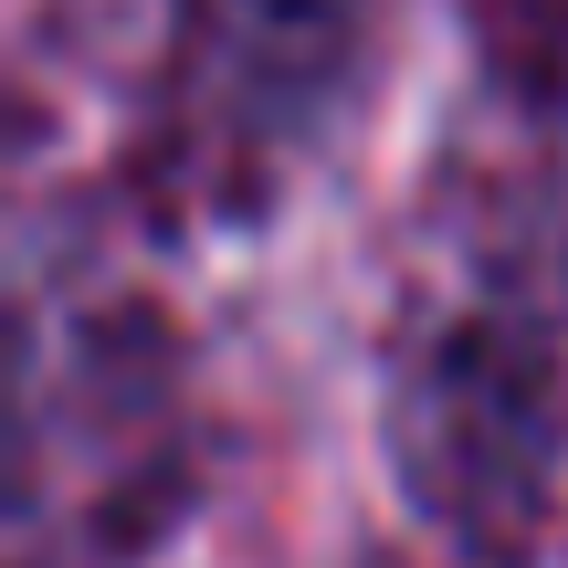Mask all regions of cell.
<instances>
[{
  "label": "cell",
  "mask_w": 568,
  "mask_h": 568,
  "mask_svg": "<svg viewBox=\"0 0 568 568\" xmlns=\"http://www.w3.org/2000/svg\"><path fill=\"white\" fill-rule=\"evenodd\" d=\"M368 0H180L169 53V148L211 190L264 180L326 126L358 63Z\"/></svg>",
  "instance_id": "obj_1"
},
{
  "label": "cell",
  "mask_w": 568,
  "mask_h": 568,
  "mask_svg": "<svg viewBox=\"0 0 568 568\" xmlns=\"http://www.w3.org/2000/svg\"><path fill=\"white\" fill-rule=\"evenodd\" d=\"M464 21L516 95L568 105V0H464Z\"/></svg>",
  "instance_id": "obj_2"
}]
</instances>
